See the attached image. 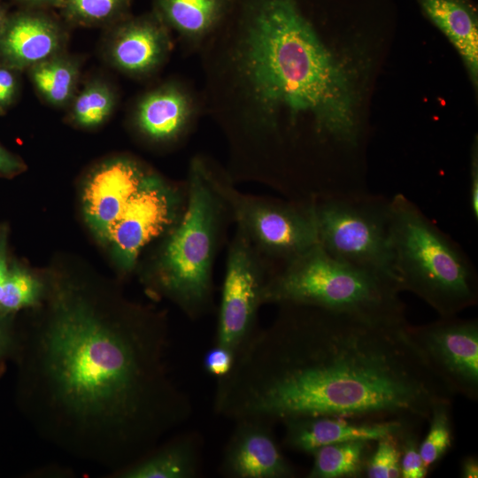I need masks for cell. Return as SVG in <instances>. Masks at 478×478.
Returning <instances> with one entry per match:
<instances>
[{
    "label": "cell",
    "mask_w": 478,
    "mask_h": 478,
    "mask_svg": "<svg viewBox=\"0 0 478 478\" xmlns=\"http://www.w3.org/2000/svg\"><path fill=\"white\" fill-rule=\"evenodd\" d=\"M212 179L236 230L262 256L282 265L319 243L313 199L291 203L243 194L214 165Z\"/></svg>",
    "instance_id": "obj_8"
},
{
    "label": "cell",
    "mask_w": 478,
    "mask_h": 478,
    "mask_svg": "<svg viewBox=\"0 0 478 478\" xmlns=\"http://www.w3.org/2000/svg\"><path fill=\"white\" fill-rule=\"evenodd\" d=\"M272 426L254 420L236 422L223 452L220 470L229 478H290L292 465L282 454Z\"/></svg>",
    "instance_id": "obj_16"
},
{
    "label": "cell",
    "mask_w": 478,
    "mask_h": 478,
    "mask_svg": "<svg viewBox=\"0 0 478 478\" xmlns=\"http://www.w3.org/2000/svg\"><path fill=\"white\" fill-rule=\"evenodd\" d=\"M28 73L45 102L56 107L71 104L80 77V64L74 58L62 52L32 66Z\"/></svg>",
    "instance_id": "obj_21"
},
{
    "label": "cell",
    "mask_w": 478,
    "mask_h": 478,
    "mask_svg": "<svg viewBox=\"0 0 478 478\" xmlns=\"http://www.w3.org/2000/svg\"><path fill=\"white\" fill-rule=\"evenodd\" d=\"M235 354L221 346L213 344L204 357V368L211 375L220 378L227 374L234 364Z\"/></svg>",
    "instance_id": "obj_30"
},
{
    "label": "cell",
    "mask_w": 478,
    "mask_h": 478,
    "mask_svg": "<svg viewBox=\"0 0 478 478\" xmlns=\"http://www.w3.org/2000/svg\"><path fill=\"white\" fill-rule=\"evenodd\" d=\"M0 4H1V0H0Z\"/></svg>",
    "instance_id": "obj_38"
},
{
    "label": "cell",
    "mask_w": 478,
    "mask_h": 478,
    "mask_svg": "<svg viewBox=\"0 0 478 478\" xmlns=\"http://www.w3.org/2000/svg\"><path fill=\"white\" fill-rule=\"evenodd\" d=\"M418 439L412 429L406 431L400 436L401 478H424L428 469L425 466L419 451Z\"/></svg>",
    "instance_id": "obj_28"
},
{
    "label": "cell",
    "mask_w": 478,
    "mask_h": 478,
    "mask_svg": "<svg viewBox=\"0 0 478 478\" xmlns=\"http://www.w3.org/2000/svg\"><path fill=\"white\" fill-rule=\"evenodd\" d=\"M116 104L114 89L105 81L95 79L74 96L70 104L69 117L80 127H95L106 121Z\"/></svg>",
    "instance_id": "obj_23"
},
{
    "label": "cell",
    "mask_w": 478,
    "mask_h": 478,
    "mask_svg": "<svg viewBox=\"0 0 478 478\" xmlns=\"http://www.w3.org/2000/svg\"><path fill=\"white\" fill-rule=\"evenodd\" d=\"M149 173L116 222L109 239L118 263L131 270L141 251L181 217L186 197Z\"/></svg>",
    "instance_id": "obj_11"
},
{
    "label": "cell",
    "mask_w": 478,
    "mask_h": 478,
    "mask_svg": "<svg viewBox=\"0 0 478 478\" xmlns=\"http://www.w3.org/2000/svg\"><path fill=\"white\" fill-rule=\"evenodd\" d=\"M270 274L260 253L238 230L229 246L215 345L235 355L256 328L262 292Z\"/></svg>",
    "instance_id": "obj_10"
},
{
    "label": "cell",
    "mask_w": 478,
    "mask_h": 478,
    "mask_svg": "<svg viewBox=\"0 0 478 478\" xmlns=\"http://www.w3.org/2000/svg\"><path fill=\"white\" fill-rule=\"evenodd\" d=\"M42 286L31 274L14 266L9 273L0 296V307L7 312L35 305L42 296Z\"/></svg>",
    "instance_id": "obj_26"
},
{
    "label": "cell",
    "mask_w": 478,
    "mask_h": 478,
    "mask_svg": "<svg viewBox=\"0 0 478 478\" xmlns=\"http://www.w3.org/2000/svg\"><path fill=\"white\" fill-rule=\"evenodd\" d=\"M469 208L473 219L478 220V146L477 139L474 142L471 150L469 169Z\"/></svg>",
    "instance_id": "obj_31"
},
{
    "label": "cell",
    "mask_w": 478,
    "mask_h": 478,
    "mask_svg": "<svg viewBox=\"0 0 478 478\" xmlns=\"http://www.w3.org/2000/svg\"><path fill=\"white\" fill-rule=\"evenodd\" d=\"M394 270L401 291L421 298L440 317L478 302L475 267L460 245L402 193L390 198Z\"/></svg>",
    "instance_id": "obj_5"
},
{
    "label": "cell",
    "mask_w": 478,
    "mask_h": 478,
    "mask_svg": "<svg viewBox=\"0 0 478 478\" xmlns=\"http://www.w3.org/2000/svg\"><path fill=\"white\" fill-rule=\"evenodd\" d=\"M132 120L148 140L168 143L184 137L203 112L199 93L186 82L172 79L151 88L136 100Z\"/></svg>",
    "instance_id": "obj_12"
},
{
    "label": "cell",
    "mask_w": 478,
    "mask_h": 478,
    "mask_svg": "<svg viewBox=\"0 0 478 478\" xmlns=\"http://www.w3.org/2000/svg\"><path fill=\"white\" fill-rule=\"evenodd\" d=\"M313 205L318 242L329 255L399 289L391 246L390 198L338 191L313 199Z\"/></svg>",
    "instance_id": "obj_7"
},
{
    "label": "cell",
    "mask_w": 478,
    "mask_h": 478,
    "mask_svg": "<svg viewBox=\"0 0 478 478\" xmlns=\"http://www.w3.org/2000/svg\"><path fill=\"white\" fill-rule=\"evenodd\" d=\"M9 267L6 257V232L4 228L0 231V296L6 281Z\"/></svg>",
    "instance_id": "obj_33"
},
{
    "label": "cell",
    "mask_w": 478,
    "mask_h": 478,
    "mask_svg": "<svg viewBox=\"0 0 478 478\" xmlns=\"http://www.w3.org/2000/svg\"><path fill=\"white\" fill-rule=\"evenodd\" d=\"M10 13L6 8L0 4V36L4 30Z\"/></svg>",
    "instance_id": "obj_37"
},
{
    "label": "cell",
    "mask_w": 478,
    "mask_h": 478,
    "mask_svg": "<svg viewBox=\"0 0 478 478\" xmlns=\"http://www.w3.org/2000/svg\"><path fill=\"white\" fill-rule=\"evenodd\" d=\"M460 476L462 478L478 477V459L474 455L465 457L460 464Z\"/></svg>",
    "instance_id": "obj_35"
},
{
    "label": "cell",
    "mask_w": 478,
    "mask_h": 478,
    "mask_svg": "<svg viewBox=\"0 0 478 478\" xmlns=\"http://www.w3.org/2000/svg\"><path fill=\"white\" fill-rule=\"evenodd\" d=\"M425 15L459 53L474 85L478 81V19L468 0H419Z\"/></svg>",
    "instance_id": "obj_19"
},
{
    "label": "cell",
    "mask_w": 478,
    "mask_h": 478,
    "mask_svg": "<svg viewBox=\"0 0 478 478\" xmlns=\"http://www.w3.org/2000/svg\"><path fill=\"white\" fill-rule=\"evenodd\" d=\"M31 9L58 8L62 0H12Z\"/></svg>",
    "instance_id": "obj_36"
},
{
    "label": "cell",
    "mask_w": 478,
    "mask_h": 478,
    "mask_svg": "<svg viewBox=\"0 0 478 478\" xmlns=\"http://www.w3.org/2000/svg\"><path fill=\"white\" fill-rule=\"evenodd\" d=\"M19 71L0 62V115L16 102L19 89Z\"/></svg>",
    "instance_id": "obj_29"
},
{
    "label": "cell",
    "mask_w": 478,
    "mask_h": 478,
    "mask_svg": "<svg viewBox=\"0 0 478 478\" xmlns=\"http://www.w3.org/2000/svg\"><path fill=\"white\" fill-rule=\"evenodd\" d=\"M66 34L43 9L10 13L0 36V62L23 71L63 52Z\"/></svg>",
    "instance_id": "obj_15"
},
{
    "label": "cell",
    "mask_w": 478,
    "mask_h": 478,
    "mask_svg": "<svg viewBox=\"0 0 478 478\" xmlns=\"http://www.w3.org/2000/svg\"><path fill=\"white\" fill-rule=\"evenodd\" d=\"M23 168L21 160L0 145V173L12 174Z\"/></svg>",
    "instance_id": "obj_32"
},
{
    "label": "cell",
    "mask_w": 478,
    "mask_h": 478,
    "mask_svg": "<svg viewBox=\"0 0 478 478\" xmlns=\"http://www.w3.org/2000/svg\"><path fill=\"white\" fill-rule=\"evenodd\" d=\"M285 425L284 444L294 451L312 453L327 444L375 442L389 436H401L412 429L402 420H366L339 416H318L289 420Z\"/></svg>",
    "instance_id": "obj_17"
},
{
    "label": "cell",
    "mask_w": 478,
    "mask_h": 478,
    "mask_svg": "<svg viewBox=\"0 0 478 478\" xmlns=\"http://www.w3.org/2000/svg\"><path fill=\"white\" fill-rule=\"evenodd\" d=\"M149 173L127 158L107 161L91 173L84 189L83 211L99 239L109 241L116 222Z\"/></svg>",
    "instance_id": "obj_14"
},
{
    "label": "cell",
    "mask_w": 478,
    "mask_h": 478,
    "mask_svg": "<svg viewBox=\"0 0 478 478\" xmlns=\"http://www.w3.org/2000/svg\"><path fill=\"white\" fill-rule=\"evenodd\" d=\"M371 441H351L314 450L310 478H356L365 474Z\"/></svg>",
    "instance_id": "obj_22"
},
{
    "label": "cell",
    "mask_w": 478,
    "mask_h": 478,
    "mask_svg": "<svg viewBox=\"0 0 478 478\" xmlns=\"http://www.w3.org/2000/svg\"><path fill=\"white\" fill-rule=\"evenodd\" d=\"M57 289L28 338L33 418L59 448L120 472L192 413L171 374L167 327L143 312L107 318L73 288Z\"/></svg>",
    "instance_id": "obj_1"
},
{
    "label": "cell",
    "mask_w": 478,
    "mask_h": 478,
    "mask_svg": "<svg viewBox=\"0 0 478 478\" xmlns=\"http://www.w3.org/2000/svg\"><path fill=\"white\" fill-rule=\"evenodd\" d=\"M197 52L202 111L241 158L267 160L305 135L357 144L353 73L305 0H230Z\"/></svg>",
    "instance_id": "obj_3"
},
{
    "label": "cell",
    "mask_w": 478,
    "mask_h": 478,
    "mask_svg": "<svg viewBox=\"0 0 478 478\" xmlns=\"http://www.w3.org/2000/svg\"><path fill=\"white\" fill-rule=\"evenodd\" d=\"M401 436H389L375 441V449L366 465V477L400 478Z\"/></svg>",
    "instance_id": "obj_27"
},
{
    "label": "cell",
    "mask_w": 478,
    "mask_h": 478,
    "mask_svg": "<svg viewBox=\"0 0 478 478\" xmlns=\"http://www.w3.org/2000/svg\"><path fill=\"white\" fill-rule=\"evenodd\" d=\"M13 341L6 320L0 316V358L12 347Z\"/></svg>",
    "instance_id": "obj_34"
},
{
    "label": "cell",
    "mask_w": 478,
    "mask_h": 478,
    "mask_svg": "<svg viewBox=\"0 0 478 478\" xmlns=\"http://www.w3.org/2000/svg\"><path fill=\"white\" fill-rule=\"evenodd\" d=\"M213 164L196 156L189 166L183 213L168 230L150 283L192 320L212 305V270L226 215L212 179Z\"/></svg>",
    "instance_id": "obj_4"
},
{
    "label": "cell",
    "mask_w": 478,
    "mask_h": 478,
    "mask_svg": "<svg viewBox=\"0 0 478 478\" xmlns=\"http://www.w3.org/2000/svg\"><path fill=\"white\" fill-rule=\"evenodd\" d=\"M393 282L329 255L319 243L270 274L262 304L322 308L377 320H406Z\"/></svg>",
    "instance_id": "obj_6"
},
{
    "label": "cell",
    "mask_w": 478,
    "mask_h": 478,
    "mask_svg": "<svg viewBox=\"0 0 478 478\" xmlns=\"http://www.w3.org/2000/svg\"><path fill=\"white\" fill-rule=\"evenodd\" d=\"M202 438L197 432L178 435L118 474L124 478H194L200 468Z\"/></svg>",
    "instance_id": "obj_20"
},
{
    "label": "cell",
    "mask_w": 478,
    "mask_h": 478,
    "mask_svg": "<svg viewBox=\"0 0 478 478\" xmlns=\"http://www.w3.org/2000/svg\"><path fill=\"white\" fill-rule=\"evenodd\" d=\"M172 47L171 31L152 12L127 16L113 24L105 56L119 71L131 77L147 78L164 66Z\"/></svg>",
    "instance_id": "obj_13"
},
{
    "label": "cell",
    "mask_w": 478,
    "mask_h": 478,
    "mask_svg": "<svg viewBox=\"0 0 478 478\" xmlns=\"http://www.w3.org/2000/svg\"><path fill=\"white\" fill-rule=\"evenodd\" d=\"M407 333L430 371L453 395L478 400V320L456 316L420 326L408 323Z\"/></svg>",
    "instance_id": "obj_9"
},
{
    "label": "cell",
    "mask_w": 478,
    "mask_h": 478,
    "mask_svg": "<svg viewBox=\"0 0 478 478\" xmlns=\"http://www.w3.org/2000/svg\"><path fill=\"white\" fill-rule=\"evenodd\" d=\"M230 0H153V12L188 51H198L225 16Z\"/></svg>",
    "instance_id": "obj_18"
},
{
    "label": "cell",
    "mask_w": 478,
    "mask_h": 478,
    "mask_svg": "<svg viewBox=\"0 0 478 478\" xmlns=\"http://www.w3.org/2000/svg\"><path fill=\"white\" fill-rule=\"evenodd\" d=\"M255 329L216 378L214 412L272 426L339 416L428 420L453 394L430 371L406 320H377L322 308L284 305Z\"/></svg>",
    "instance_id": "obj_2"
},
{
    "label": "cell",
    "mask_w": 478,
    "mask_h": 478,
    "mask_svg": "<svg viewBox=\"0 0 478 478\" xmlns=\"http://www.w3.org/2000/svg\"><path fill=\"white\" fill-rule=\"evenodd\" d=\"M450 404L436 406L430 418L429 428L419 451L425 466L429 470L452 446L453 434L450 414Z\"/></svg>",
    "instance_id": "obj_25"
},
{
    "label": "cell",
    "mask_w": 478,
    "mask_h": 478,
    "mask_svg": "<svg viewBox=\"0 0 478 478\" xmlns=\"http://www.w3.org/2000/svg\"><path fill=\"white\" fill-rule=\"evenodd\" d=\"M132 0H62L65 19L85 27L112 26L129 16Z\"/></svg>",
    "instance_id": "obj_24"
}]
</instances>
